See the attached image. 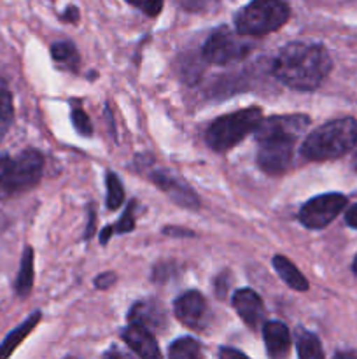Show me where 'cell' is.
<instances>
[{
    "label": "cell",
    "instance_id": "cell-3",
    "mask_svg": "<svg viewBox=\"0 0 357 359\" xmlns=\"http://www.w3.org/2000/svg\"><path fill=\"white\" fill-rule=\"evenodd\" d=\"M357 144V119L342 118L318 126L307 137L301 154L310 161H329L345 156Z\"/></svg>",
    "mask_w": 357,
    "mask_h": 359
},
{
    "label": "cell",
    "instance_id": "cell-27",
    "mask_svg": "<svg viewBox=\"0 0 357 359\" xmlns=\"http://www.w3.org/2000/svg\"><path fill=\"white\" fill-rule=\"evenodd\" d=\"M345 221L350 228H356L357 230V203H354L345 214Z\"/></svg>",
    "mask_w": 357,
    "mask_h": 359
},
{
    "label": "cell",
    "instance_id": "cell-20",
    "mask_svg": "<svg viewBox=\"0 0 357 359\" xmlns=\"http://www.w3.org/2000/svg\"><path fill=\"white\" fill-rule=\"evenodd\" d=\"M168 356L172 359H196L200 358V344L191 337L178 339L170 346Z\"/></svg>",
    "mask_w": 357,
    "mask_h": 359
},
{
    "label": "cell",
    "instance_id": "cell-21",
    "mask_svg": "<svg viewBox=\"0 0 357 359\" xmlns=\"http://www.w3.org/2000/svg\"><path fill=\"white\" fill-rule=\"evenodd\" d=\"M14 119V104H13V95L7 90L0 88V139L7 133L10 128Z\"/></svg>",
    "mask_w": 357,
    "mask_h": 359
},
{
    "label": "cell",
    "instance_id": "cell-24",
    "mask_svg": "<svg viewBox=\"0 0 357 359\" xmlns=\"http://www.w3.org/2000/svg\"><path fill=\"white\" fill-rule=\"evenodd\" d=\"M135 202L130 203L128 207H126L125 214H122V217L119 219L118 226H115V230L119 231V233H126V231H132L133 228H135V217H133V210H135Z\"/></svg>",
    "mask_w": 357,
    "mask_h": 359
},
{
    "label": "cell",
    "instance_id": "cell-28",
    "mask_svg": "<svg viewBox=\"0 0 357 359\" xmlns=\"http://www.w3.org/2000/svg\"><path fill=\"white\" fill-rule=\"evenodd\" d=\"M94 224H97V221H94V212L93 209H90V221H88V228H86V235H84V238H90L91 235H93Z\"/></svg>",
    "mask_w": 357,
    "mask_h": 359
},
{
    "label": "cell",
    "instance_id": "cell-11",
    "mask_svg": "<svg viewBox=\"0 0 357 359\" xmlns=\"http://www.w3.org/2000/svg\"><path fill=\"white\" fill-rule=\"evenodd\" d=\"M233 307L238 312L244 323L251 328L258 330L262 323V316H265V307H262V300L255 291L244 287L238 290L233 294Z\"/></svg>",
    "mask_w": 357,
    "mask_h": 359
},
{
    "label": "cell",
    "instance_id": "cell-26",
    "mask_svg": "<svg viewBox=\"0 0 357 359\" xmlns=\"http://www.w3.org/2000/svg\"><path fill=\"white\" fill-rule=\"evenodd\" d=\"M115 283V276L114 273H102V276H98V279L94 280V286L98 287V290H108V287L112 286V284Z\"/></svg>",
    "mask_w": 357,
    "mask_h": 359
},
{
    "label": "cell",
    "instance_id": "cell-17",
    "mask_svg": "<svg viewBox=\"0 0 357 359\" xmlns=\"http://www.w3.org/2000/svg\"><path fill=\"white\" fill-rule=\"evenodd\" d=\"M31 284H34V251L31 248H27L21 258L20 272H18L16 293L20 297H27L31 290Z\"/></svg>",
    "mask_w": 357,
    "mask_h": 359
},
{
    "label": "cell",
    "instance_id": "cell-5",
    "mask_svg": "<svg viewBox=\"0 0 357 359\" xmlns=\"http://www.w3.org/2000/svg\"><path fill=\"white\" fill-rule=\"evenodd\" d=\"M289 16L290 9L284 0H252L234 16V28L247 37H261L282 28Z\"/></svg>",
    "mask_w": 357,
    "mask_h": 359
},
{
    "label": "cell",
    "instance_id": "cell-32",
    "mask_svg": "<svg viewBox=\"0 0 357 359\" xmlns=\"http://www.w3.org/2000/svg\"><path fill=\"white\" fill-rule=\"evenodd\" d=\"M130 6H135V7H142L144 6V0H126Z\"/></svg>",
    "mask_w": 357,
    "mask_h": 359
},
{
    "label": "cell",
    "instance_id": "cell-31",
    "mask_svg": "<svg viewBox=\"0 0 357 359\" xmlns=\"http://www.w3.org/2000/svg\"><path fill=\"white\" fill-rule=\"evenodd\" d=\"M111 235H112V228H104V231H102V237H100L102 244H107V241L111 238Z\"/></svg>",
    "mask_w": 357,
    "mask_h": 359
},
{
    "label": "cell",
    "instance_id": "cell-14",
    "mask_svg": "<svg viewBox=\"0 0 357 359\" xmlns=\"http://www.w3.org/2000/svg\"><path fill=\"white\" fill-rule=\"evenodd\" d=\"M164 318H167V314L154 302H139V304L133 305L128 314L130 323L146 326L150 332L161 328L164 325Z\"/></svg>",
    "mask_w": 357,
    "mask_h": 359
},
{
    "label": "cell",
    "instance_id": "cell-4",
    "mask_svg": "<svg viewBox=\"0 0 357 359\" xmlns=\"http://www.w3.org/2000/svg\"><path fill=\"white\" fill-rule=\"evenodd\" d=\"M44 158L38 151L27 149L18 156L0 158V200L28 191L41 181Z\"/></svg>",
    "mask_w": 357,
    "mask_h": 359
},
{
    "label": "cell",
    "instance_id": "cell-9",
    "mask_svg": "<svg viewBox=\"0 0 357 359\" xmlns=\"http://www.w3.org/2000/svg\"><path fill=\"white\" fill-rule=\"evenodd\" d=\"M175 316L184 326L191 330H203L206 325V316H209V307L198 291H188L181 294L174 304Z\"/></svg>",
    "mask_w": 357,
    "mask_h": 359
},
{
    "label": "cell",
    "instance_id": "cell-15",
    "mask_svg": "<svg viewBox=\"0 0 357 359\" xmlns=\"http://www.w3.org/2000/svg\"><path fill=\"white\" fill-rule=\"evenodd\" d=\"M273 269L276 270L284 283L294 291H307L308 280L304 279L303 273L296 269L293 262L286 258V256H273Z\"/></svg>",
    "mask_w": 357,
    "mask_h": 359
},
{
    "label": "cell",
    "instance_id": "cell-18",
    "mask_svg": "<svg viewBox=\"0 0 357 359\" xmlns=\"http://www.w3.org/2000/svg\"><path fill=\"white\" fill-rule=\"evenodd\" d=\"M296 347L298 354L303 359H321L324 358V351H322L321 342L317 337L310 332L300 330L296 335Z\"/></svg>",
    "mask_w": 357,
    "mask_h": 359
},
{
    "label": "cell",
    "instance_id": "cell-30",
    "mask_svg": "<svg viewBox=\"0 0 357 359\" xmlns=\"http://www.w3.org/2000/svg\"><path fill=\"white\" fill-rule=\"evenodd\" d=\"M219 356L220 358H234V356L244 358V353H240V351H234V349H220Z\"/></svg>",
    "mask_w": 357,
    "mask_h": 359
},
{
    "label": "cell",
    "instance_id": "cell-12",
    "mask_svg": "<svg viewBox=\"0 0 357 359\" xmlns=\"http://www.w3.org/2000/svg\"><path fill=\"white\" fill-rule=\"evenodd\" d=\"M150 179H153L154 184H156L158 188H161L164 193H168L174 202L181 203V205L184 207H192V209L198 207V196H196L195 191H192L191 188H188L181 179L172 177L167 172H154V174L150 175Z\"/></svg>",
    "mask_w": 357,
    "mask_h": 359
},
{
    "label": "cell",
    "instance_id": "cell-7",
    "mask_svg": "<svg viewBox=\"0 0 357 359\" xmlns=\"http://www.w3.org/2000/svg\"><path fill=\"white\" fill-rule=\"evenodd\" d=\"M251 49L252 42L247 35L219 28L203 44V58L212 65H231L247 58Z\"/></svg>",
    "mask_w": 357,
    "mask_h": 359
},
{
    "label": "cell",
    "instance_id": "cell-13",
    "mask_svg": "<svg viewBox=\"0 0 357 359\" xmlns=\"http://www.w3.org/2000/svg\"><path fill=\"white\" fill-rule=\"evenodd\" d=\"M266 351L272 358H286L290 351V333L284 323L270 321L262 326Z\"/></svg>",
    "mask_w": 357,
    "mask_h": 359
},
{
    "label": "cell",
    "instance_id": "cell-16",
    "mask_svg": "<svg viewBox=\"0 0 357 359\" xmlns=\"http://www.w3.org/2000/svg\"><path fill=\"white\" fill-rule=\"evenodd\" d=\"M38 321H41V312H35V314H31L30 318L23 323V325L18 326L16 330H13V332L7 335V339L0 344V358L10 356V354L14 353V349L27 339L28 333L35 328V325H37Z\"/></svg>",
    "mask_w": 357,
    "mask_h": 359
},
{
    "label": "cell",
    "instance_id": "cell-6",
    "mask_svg": "<svg viewBox=\"0 0 357 359\" xmlns=\"http://www.w3.org/2000/svg\"><path fill=\"white\" fill-rule=\"evenodd\" d=\"M261 109L248 107L238 112L220 116L206 128L205 140L217 153H226L240 144L261 121Z\"/></svg>",
    "mask_w": 357,
    "mask_h": 359
},
{
    "label": "cell",
    "instance_id": "cell-25",
    "mask_svg": "<svg viewBox=\"0 0 357 359\" xmlns=\"http://www.w3.org/2000/svg\"><path fill=\"white\" fill-rule=\"evenodd\" d=\"M163 9V0H144L142 11L147 16H156Z\"/></svg>",
    "mask_w": 357,
    "mask_h": 359
},
{
    "label": "cell",
    "instance_id": "cell-19",
    "mask_svg": "<svg viewBox=\"0 0 357 359\" xmlns=\"http://www.w3.org/2000/svg\"><path fill=\"white\" fill-rule=\"evenodd\" d=\"M51 55L55 62L62 63V65L69 67V69H76L80 62L79 53H77L76 46L72 42H56L51 48Z\"/></svg>",
    "mask_w": 357,
    "mask_h": 359
},
{
    "label": "cell",
    "instance_id": "cell-8",
    "mask_svg": "<svg viewBox=\"0 0 357 359\" xmlns=\"http://www.w3.org/2000/svg\"><path fill=\"white\" fill-rule=\"evenodd\" d=\"M346 196L340 193H326L308 200L300 210V221L310 230H321L331 224L340 212L345 209Z\"/></svg>",
    "mask_w": 357,
    "mask_h": 359
},
{
    "label": "cell",
    "instance_id": "cell-10",
    "mask_svg": "<svg viewBox=\"0 0 357 359\" xmlns=\"http://www.w3.org/2000/svg\"><path fill=\"white\" fill-rule=\"evenodd\" d=\"M122 340L128 344L130 349L140 358H160L161 353L158 349V342L154 339L153 332L149 328L142 325H135V323H130L128 328L122 330L121 333Z\"/></svg>",
    "mask_w": 357,
    "mask_h": 359
},
{
    "label": "cell",
    "instance_id": "cell-29",
    "mask_svg": "<svg viewBox=\"0 0 357 359\" xmlns=\"http://www.w3.org/2000/svg\"><path fill=\"white\" fill-rule=\"evenodd\" d=\"M65 18L66 21H72V23H76L77 20H79V11L76 9V7H69V9H66V13H65Z\"/></svg>",
    "mask_w": 357,
    "mask_h": 359
},
{
    "label": "cell",
    "instance_id": "cell-22",
    "mask_svg": "<svg viewBox=\"0 0 357 359\" xmlns=\"http://www.w3.org/2000/svg\"><path fill=\"white\" fill-rule=\"evenodd\" d=\"M105 184H107V207L111 210L119 209L122 200H125V191H122L121 181L118 179V175L108 172L107 179H105Z\"/></svg>",
    "mask_w": 357,
    "mask_h": 359
},
{
    "label": "cell",
    "instance_id": "cell-33",
    "mask_svg": "<svg viewBox=\"0 0 357 359\" xmlns=\"http://www.w3.org/2000/svg\"><path fill=\"white\" fill-rule=\"evenodd\" d=\"M352 270H354V273H357V256H356V258H354V263H352Z\"/></svg>",
    "mask_w": 357,
    "mask_h": 359
},
{
    "label": "cell",
    "instance_id": "cell-1",
    "mask_svg": "<svg viewBox=\"0 0 357 359\" xmlns=\"http://www.w3.org/2000/svg\"><path fill=\"white\" fill-rule=\"evenodd\" d=\"M331 67V56L322 44L290 42L275 56L272 72L290 90L314 91L324 83Z\"/></svg>",
    "mask_w": 357,
    "mask_h": 359
},
{
    "label": "cell",
    "instance_id": "cell-34",
    "mask_svg": "<svg viewBox=\"0 0 357 359\" xmlns=\"http://www.w3.org/2000/svg\"><path fill=\"white\" fill-rule=\"evenodd\" d=\"M354 168H356V172H357V153H356V156H354Z\"/></svg>",
    "mask_w": 357,
    "mask_h": 359
},
{
    "label": "cell",
    "instance_id": "cell-2",
    "mask_svg": "<svg viewBox=\"0 0 357 359\" xmlns=\"http://www.w3.org/2000/svg\"><path fill=\"white\" fill-rule=\"evenodd\" d=\"M310 125L304 114H284L261 119L255 126V140L259 144L258 163L262 172L280 175L289 168L293 149L300 135Z\"/></svg>",
    "mask_w": 357,
    "mask_h": 359
},
{
    "label": "cell",
    "instance_id": "cell-23",
    "mask_svg": "<svg viewBox=\"0 0 357 359\" xmlns=\"http://www.w3.org/2000/svg\"><path fill=\"white\" fill-rule=\"evenodd\" d=\"M72 123L74 126H76L77 132L80 133V135H91L93 133V126H91V121L90 118H88L86 112L83 111V109H74L72 112Z\"/></svg>",
    "mask_w": 357,
    "mask_h": 359
}]
</instances>
